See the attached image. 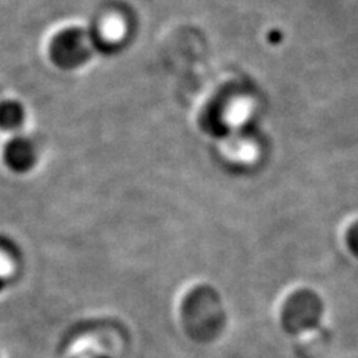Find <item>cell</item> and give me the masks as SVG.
<instances>
[{"instance_id": "2", "label": "cell", "mask_w": 358, "mask_h": 358, "mask_svg": "<svg viewBox=\"0 0 358 358\" xmlns=\"http://www.w3.org/2000/svg\"><path fill=\"white\" fill-rule=\"evenodd\" d=\"M5 159L10 166V169L21 172L29 169L33 160H35V157H33L31 145L27 141L17 139L9 142L5 152Z\"/></svg>"}, {"instance_id": "1", "label": "cell", "mask_w": 358, "mask_h": 358, "mask_svg": "<svg viewBox=\"0 0 358 358\" xmlns=\"http://www.w3.org/2000/svg\"><path fill=\"white\" fill-rule=\"evenodd\" d=\"M51 54L54 62L63 66H75L87 57L84 36L78 30H67L52 41Z\"/></svg>"}, {"instance_id": "3", "label": "cell", "mask_w": 358, "mask_h": 358, "mask_svg": "<svg viewBox=\"0 0 358 358\" xmlns=\"http://www.w3.org/2000/svg\"><path fill=\"white\" fill-rule=\"evenodd\" d=\"M22 108L15 102H6L0 105V127H17L22 121Z\"/></svg>"}, {"instance_id": "4", "label": "cell", "mask_w": 358, "mask_h": 358, "mask_svg": "<svg viewBox=\"0 0 358 358\" xmlns=\"http://www.w3.org/2000/svg\"><path fill=\"white\" fill-rule=\"evenodd\" d=\"M0 288H2V281H0Z\"/></svg>"}]
</instances>
